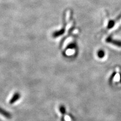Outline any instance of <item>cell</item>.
Here are the masks:
<instances>
[{
  "instance_id": "cell-8",
  "label": "cell",
  "mask_w": 121,
  "mask_h": 121,
  "mask_svg": "<svg viewBox=\"0 0 121 121\" xmlns=\"http://www.w3.org/2000/svg\"><path fill=\"white\" fill-rule=\"evenodd\" d=\"M120 81L121 82V77H120Z\"/></svg>"
},
{
  "instance_id": "cell-4",
  "label": "cell",
  "mask_w": 121,
  "mask_h": 121,
  "mask_svg": "<svg viewBox=\"0 0 121 121\" xmlns=\"http://www.w3.org/2000/svg\"><path fill=\"white\" fill-rule=\"evenodd\" d=\"M65 32V29L62 28L60 30H58V31H56L54 33H52V36L54 38H56L58 37L60 35H62Z\"/></svg>"
},
{
  "instance_id": "cell-3",
  "label": "cell",
  "mask_w": 121,
  "mask_h": 121,
  "mask_svg": "<svg viewBox=\"0 0 121 121\" xmlns=\"http://www.w3.org/2000/svg\"><path fill=\"white\" fill-rule=\"evenodd\" d=\"M0 114L8 119H11L12 118V115L9 112L6 111L1 107H0Z\"/></svg>"
},
{
  "instance_id": "cell-1",
  "label": "cell",
  "mask_w": 121,
  "mask_h": 121,
  "mask_svg": "<svg viewBox=\"0 0 121 121\" xmlns=\"http://www.w3.org/2000/svg\"><path fill=\"white\" fill-rule=\"evenodd\" d=\"M106 41L108 43H110L113 45H116L117 47H121V41L113 39L111 36H109L107 38V39H106Z\"/></svg>"
},
{
  "instance_id": "cell-2",
  "label": "cell",
  "mask_w": 121,
  "mask_h": 121,
  "mask_svg": "<svg viewBox=\"0 0 121 121\" xmlns=\"http://www.w3.org/2000/svg\"><path fill=\"white\" fill-rule=\"evenodd\" d=\"M21 97V94L17 92H15L14 95H13L12 97L11 98V99L9 101V104H13L15 103H16L17 101H18L19 99H20Z\"/></svg>"
},
{
  "instance_id": "cell-5",
  "label": "cell",
  "mask_w": 121,
  "mask_h": 121,
  "mask_svg": "<svg viewBox=\"0 0 121 121\" xmlns=\"http://www.w3.org/2000/svg\"><path fill=\"white\" fill-rule=\"evenodd\" d=\"M97 56L99 58H103L105 56V52L102 50L98 51L97 52Z\"/></svg>"
},
{
  "instance_id": "cell-7",
  "label": "cell",
  "mask_w": 121,
  "mask_h": 121,
  "mask_svg": "<svg viewBox=\"0 0 121 121\" xmlns=\"http://www.w3.org/2000/svg\"><path fill=\"white\" fill-rule=\"evenodd\" d=\"M76 47V45L74 43H72L69 44V45L67 46V48H69V49H74Z\"/></svg>"
},
{
  "instance_id": "cell-6",
  "label": "cell",
  "mask_w": 121,
  "mask_h": 121,
  "mask_svg": "<svg viewBox=\"0 0 121 121\" xmlns=\"http://www.w3.org/2000/svg\"><path fill=\"white\" fill-rule=\"evenodd\" d=\"M115 24V22L113 20H110L108 23V29H111L112 28L113 26H114Z\"/></svg>"
}]
</instances>
